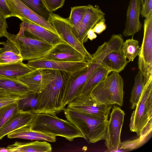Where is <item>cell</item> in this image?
<instances>
[{
    "label": "cell",
    "mask_w": 152,
    "mask_h": 152,
    "mask_svg": "<svg viewBox=\"0 0 152 152\" xmlns=\"http://www.w3.org/2000/svg\"><path fill=\"white\" fill-rule=\"evenodd\" d=\"M35 114L19 110L0 129V140L11 132L24 126H29Z\"/></svg>",
    "instance_id": "cell-18"
},
{
    "label": "cell",
    "mask_w": 152,
    "mask_h": 152,
    "mask_svg": "<svg viewBox=\"0 0 152 152\" xmlns=\"http://www.w3.org/2000/svg\"><path fill=\"white\" fill-rule=\"evenodd\" d=\"M63 110L66 118L77 128L88 143L104 140L108 119L96 117L68 107Z\"/></svg>",
    "instance_id": "cell-3"
},
{
    "label": "cell",
    "mask_w": 152,
    "mask_h": 152,
    "mask_svg": "<svg viewBox=\"0 0 152 152\" xmlns=\"http://www.w3.org/2000/svg\"><path fill=\"white\" fill-rule=\"evenodd\" d=\"M51 75L50 69H37L19 77L18 80L31 91L40 93L45 83Z\"/></svg>",
    "instance_id": "cell-17"
},
{
    "label": "cell",
    "mask_w": 152,
    "mask_h": 152,
    "mask_svg": "<svg viewBox=\"0 0 152 152\" xmlns=\"http://www.w3.org/2000/svg\"><path fill=\"white\" fill-rule=\"evenodd\" d=\"M0 152H8V151L7 148L0 147Z\"/></svg>",
    "instance_id": "cell-41"
},
{
    "label": "cell",
    "mask_w": 152,
    "mask_h": 152,
    "mask_svg": "<svg viewBox=\"0 0 152 152\" xmlns=\"http://www.w3.org/2000/svg\"><path fill=\"white\" fill-rule=\"evenodd\" d=\"M125 115L120 107L115 104L113 106L104 139L105 146L109 151L118 150L121 147V134Z\"/></svg>",
    "instance_id": "cell-10"
},
{
    "label": "cell",
    "mask_w": 152,
    "mask_h": 152,
    "mask_svg": "<svg viewBox=\"0 0 152 152\" xmlns=\"http://www.w3.org/2000/svg\"><path fill=\"white\" fill-rule=\"evenodd\" d=\"M19 110L17 102L0 107V129Z\"/></svg>",
    "instance_id": "cell-33"
},
{
    "label": "cell",
    "mask_w": 152,
    "mask_h": 152,
    "mask_svg": "<svg viewBox=\"0 0 152 152\" xmlns=\"http://www.w3.org/2000/svg\"><path fill=\"white\" fill-rule=\"evenodd\" d=\"M65 0H43L48 10L51 12L61 8Z\"/></svg>",
    "instance_id": "cell-35"
},
{
    "label": "cell",
    "mask_w": 152,
    "mask_h": 152,
    "mask_svg": "<svg viewBox=\"0 0 152 152\" xmlns=\"http://www.w3.org/2000/svg\"><path fill=\"white\" fill-rule=\"evenodd\" d=\"M135 109L132 113L129 127L141 140L152 132V79L144 84L143 91Z\"/></svg>",
    "instance_id": "cell-4"
},
{
    "label": "cell",
    "mask_w": 152,
    "mask_h": 152,
    "mask_svg": "<svg viewBox=\"0 0 152 152\" xmlns=\"http://www.w3.org/2000/svg\"><path fill=\"white\" fill-rule=\"evenodd\" d=\"M87 37L88 39L90 40H92L95 39L97 37V35L94 31L92 28H91L88 31Z\"/></svg>",
    "instance_id": "cell-40"
},
{
    "label": "cell",
    "mask_w": 152,
    "mask_h": 152,
    "mask_svg": "<svg viewBox=\"0 0 152 152\" xmlns=\"http://www.w3.org/2000/svg\"><path fill=\"white\" fill-rule=\"evenodd\" d=\"M8 28L6 19L0 16V38L5 37Z\"/></svg>",
    "instance_id": "cell-39"
},
{
    "label": "cell",
    "mask_w": 152,
    "mask_h": 152,
    "mask_svg": "<svg viewBox=\"0 0 152 152\" xmlns=\"http://www.w3.org/2000/svg\"><path fill=\"white\" fill-rule=\"evenodd\" d=\"M48 21L63 41L79 51L87 61L91 60V55L86 50L83 44L81 42L73 33L72 26L67 18H64L52 12Z\"/></svg>",
    "instance_id": "cell-9"
},
{
    "label": "cell",
    "mask_w": 152,
    "mask_h": 152,
    "mask_svg": "<svg viewBox=\"0 0 152 152\" xmlns=\"http://www.w3.org/2000/svg\"><path fill=\"white\" fill-rule=\"evenodd\" d=\"M29 127L34 131L62 137L70 141L77 138H84L79 130L70 121L59 118L55 114L35 113Z\"/></svg>",
    "instance_id": "cell-2"
},
{
    "label": "cell",
    "mask_w": 152,
    "mask_h": 152,
    "mask_svg": "<svg viewBox=\"0 0 152 152\" xmlns=\"http://www.w3.org/2000/svg\"><path fill=\"white\" fill-rule=\"evenodd\" d=\"M19 110L34 113L39 103V94L34 92L17 102ZM35 114V113H34Z\"/></svg>",
    "instance_id": "cell-32"
},
{
    "label": "cell",
    "mask_w": 152,
    "mask_h": 152,
    "mask_svg": "<svg viewBox=\"0 0 152 152\" xmlns=\"http://www.w3.org/2000/svg\"><path fill=\"white\" fill-rule=\"evenodd\" d=\"M124 42L122 36L120 34H113L110 39L99 46L96 52L91 55V61L93 63L100 64L104 58L110 53L121 50Z\"/></svg>",
    "instance_id": "cell-20"
},
{
    "label": "cell",
    "mask_w": 152,
    "mask_h": 152,
    "mask_svg": "<svg viewBox=\"0 0 152 152\" xmlns=\"http://www.w3.org/2000/svg\"><path fill=\"white\" fill-rule=\"evenodd\" d=\"M34 92L18 79L0 76V96L24 95Z\"/></svg>",
    "instance_id": "cell-19"
},
{
    "label": "cell",
    "mask_w": 152,
    "mask_h": 152,
    "mask_svg": "<svg viewBox=\"0 0 152 152\" xmlns=\"http://www.w3.org/2000/svg\"><path fill=\"white\" fill-rule=\"evenodd\" d=\"M99 65L90 61H88V65L85 67L70 74L66 82L62 101L61 108L63 110L66 105L81 95L89 76Z\"/></svg>",
    "instance_id": "cell-8"
},
{
    "label": "cell",
    "mask_w": 152,
    "mask_h": 152,
    "mask_svg": "<svg viewBox=\"0 0 152 152\" xmlns=\"http://www.w3.org/2000/svg\"><path fill=\"white\" fill-rule=\"evenodd\" d=\"M105 15L99 6L88 5L87 10L75 34L81 42L83 44L87 41L88 31L92 28L96 23L105 18Z\"/></svg>",
    "instance_id": "cell-12"
},
{
    "label": "cell",
    "mask_w": 152,
    "mask_h": 152,
    "mask_svg": "<svg viewBox=\"0 0 152 152\" xmlns=\"http://www.w3.org/2000/svg\"><path fill=\"white\" fill-rule=\"evenodd\" d=\"M88 7V5L75 6L71 8L70 15L67 19L72 26V31L74 35L78 29Z\"/></svg>",
    "instance_id": "cell-30"
},
{
    "label": "cell",
    "mask_w": 152,
    "mask_h": 152,
    "mask_svg": "<svg viewBox=\"0 0 152 152\" xmlns=\"http://www.w3.org/2000/svg\"><path fill=\"white\" fill-rule=\"evenodd\" d=\"M110 72L99 64L89 76L83 87L81 95H90L94 88L104 80Z\"/></svg>",
    "instance_id": "cell-26"
},
{
    "label": "cell",
    "mask_w": 152,
    "mask_h": 152,
    "mask_svg": "<svg viewBox=\"0 0 152 152\" xmlns=\"http://www.w3.org/2000/svg\"><path fill=\"white\" fill-rule=\"evenodd\" d=\"M144 88L143 76L139 70L135 75L134 83L131 92L130 99V108L134 109L137 106L141 96Z\"/></svg>",
    "instance_id": "cell-29"
},
{
    "label": "cell",
    "mask_w": 152,
    "mask_h": 152,
    "mask_svg": "<svg viewBox=\"0 0 152 152\" xmlns=\"http://www.w3.org/2000/svg\"><path fill=\"white\" fill-rule=\"evenodd\" d=\"M0 45L3 46L0 48V64L23 61L19 51L10 40L0 42Z\"/></svg>",
    "instance_id": "cell-27"
},
{
    "label": "cell",
    "mask_w": 152,
    "mask_h": 152,
    "mask_svg": "<svg viewBox=\"0 0 152 152\" xmlns=\"http://www.w3.org/2000/svg\"><path fill=\"white\" fill-rule=\"evenodd\" d=\"M13 17L18 18L23 22H32L35 20L38 15L20 0H6Z\"/></svg>",
    "instance_id": "cell-21"
},
{
    "label": "cell",
    "mask_w": 152,
    "mask_h": 152,
    "mask_svg": "<svg viewBox=\"0 0 152 152\" xmlns=\"http://www.w3.org/2000/svg\"><path fill=\"white\" fill-rule=\"evenodd\" d=\"M7 135L10 139L18 138L51 142H55L56 140V137L34 131L31 129L29 126L18 129Z\"/></svg>",
    "instance_id": "cell-23"
},
{
    "label": "cell",
    "mask_w": 152,
    "mask_h": 152,
    "mask_svg": "<svg viewBox=\"0 0 152 152\" xmlns=\"http://www.w3.org/2000/svg\"><path fill=\"white\" fill-rule=\"evenodd\" d=\"M152 13V0H148L145 5L141 7L140 15L142 17H147Z\"/></svg>",
    "instance_id": "cell-37"
},
{
    "label": "cell",
    "mask_w": 152,
    "mask_h": 152,
    "mask_svg": "<svg viewBox=\"0 0 152 152\" xmlns=\"http://www.w3.org/2000/svg\"><path fill=\"white\" fill-rule=\"evenodd\" d=\"M34 69L22 61L0 64V76L18 79Z\"/></svg>",
    "instance_id": "cell-25"
},
{
    "label": "cell",
    "mask_w": 152,
    "mask_h": 152,
    "mask_svg": "<svg viewBox=\"0 0 152 152\" xmlns=\"http://www.w3.org/2000/svg\"><path fill=\"white\" fill-rule=\"evenodd\" d=\"M143 37L138 61L145 84L152 79V13L144 20Z\"/></svg>",
    "instance_id": "cell-7"
},
{
    "label": "cell",
    "mask_w": 152,
    "mask_h": 152,
    "mask_svg": "<svg viewBox=\"0 0 152 152\" xmlns=\"http://www.w3.org/2000/svg\"><path fill=\"white\" fill-rule=\"evenodd\" d=\"M142 7L144 6L148 0H141Z\"/></svg>",
    "instance_id": "cell-42"
},
{
    "label": "cell",
    "mask_w": 152,
    "mask_h": 152,
    "mask_svg": "<svg viewBox=\"0 0 152 152\" xmlns=\"http://www.w3.org/2000/svg\"><path fill=\"white\" fill-rule=\"evenodd\" d=\"M128 63L121 50L112 51L107 54L100 65L110 72L119 73L124 69Z\"/></svg>",
    "instance_id": "cell-24"
},
{
    "label": "cell",
    "mask_w": 152,
    "mask_h": 152,
    "mask_svg": "<svg viewBox=\"0 0 152 152\" xmlns=\"http://www.w3.org/2000/svg\"><path fill=\"white\" fill-rule=\"evenodd\" d=\"M88 61H64L47 60L28 61L27 64L34 69H41L65 71L72 73L86 66Z\"/></svg>",
    "instance_id": "cell-15"
},
{
    "label": "cell",
    "mask_w": 152,
    "mask_h": 152,
    "mask_svg": "<svg viewBox=\"0 0 152 152\" xmlns=\"http://www.w3.org/2000/svg\"><path fill=\"white\" fill-rule=\"evenodd\" d=\"M0 16L5 19L13 17L6 0H0Z\"/></svg>",
    "instance_id": "cell-36"
},
{
    "label": "cell",
    "mask_w": 152,
    "mask_h": 152,
    "mask_svg": "<svg viewBox=\"0 0 152 152\" xmlns=\"http://www.w3.org/2000/svg\"><path fill=\"white\" fill-rule=\"evenodd\" d=\"M142 5L141 0H130L127 10L125 27L123 34L133 36L142 26L140 19Z\"/></svg>",
    "instance_id": "cell-16"
},
{
    "label": "cell",
    "mask_w": 152,
    "mask_h": 152,
    "mask_svg": "<svg viewBox=\"0 0 152 152\" xmlns=\"http://www.w3.org/2000/svg\"><path fill=\"white\" fill-rule=\"evenodd\" d=\"M20 26L19 32L25 36L46 42L53 46L64 42L57 34L35 24L22 22Z\"/></svg>",
    "instance_id": "cell-13"
},
{
    "label": "cell",
    "mask_w": 152,
    "mask_h": 152,
    "mask_svg": "<svg viewBox=\"0 0 152 152\" xmlns=\"http://www.w3.org/2000/svg\"><path fill=\"white\" fill-rule=\"evenodd\" d=\"M140 50L139 41L133 39V37L124 42L121 49V52L128 59V63L133 61L137 56H139Z\"/></svg>",
    "instance_id": "cell-28"
},
{
    "label": "cell",
    "mask_w": 152,
    "mask_h": 152,
    "mask_svg": "<svg viewBox=\"0 0 152 152\" xmlns=\"http://www.w3.org/2000/svg\"><path fill=\"white\" fill-rule=\"evenodd\" d=\"M29 94L15 96H0V107L17 103Z\"/></svg>",
    "instance_id": "cell-34"
},
{
    "label": "cell",
    "mask_w": 152,
    "mask_h": 152,
    "mask_svg": "<svg viewBox=\"0 0 152 152\" xmlns=\"http://www.w3.org/2000/svg\"><path fill=\"white\" fill-rule=\"evenodd\" d=\"M6 148L9 152H50L52 150L50 144L45 141L36 140L28 142L17 141Z\"/></svg>",
    "instance_id": "cell-22"
},
{
    "label": "cell",
    "mask_w": 152,
    "mask_h": 152,
    "mask_svg": "<svg viewBox=\"0 0 152 152\" xmlns=\"http://www.w3.org/2000/svg\"><path fill=\"white\" fill-rule=\"evenodd\" d=\"M20 0L32 11L48 21L52 13L48 10L43 0Z\"/></svg>",
    "instance_id": "cell-31"
},
{
    "label": "cell",
    "mask_w": 152,
    "mask_h": 152,
    "mask_svg": "<svg viewBox=\"0 0 152 152\" xmlns=\"http://www.w3.org/2000/svg\"><path fill=\"white\" fill-rule=\"evenodd\" d=\"M40 60L71 62L87 61L79 51L64 42L53 46Z\"/></svg>",
    "instance_id": "cell-14"
},
{
    "label": "cell",
    "mask_w": 152,
    "mask_h": 152,
    "mask_svg": "<svg viewBox=\"0 0 152 152\" xmlns=\"http://www.w3.org/2000/svg\"><path fill=\"white\" fill-rule=\"evenodd\" d=\"M67 107L96 117L108 119L112 105L99 103L90 94L79 96L69 103Z\"/></svg>",
    "instance_id": "cell-11"
},
{
    "label": "cell",
    "mask_w": 152,
    "mask_h": 152,
    "mask_svg": "<svg viewBox=\"0 0 152 152\" xmlns=\"http://www.w3.org/2000/svg\"><path fill=\"white\" fill-rule=\"evenodd\" d=\"M5 37L18 48L23 60L41 59L53 46L46 42L25 36L19 32L17 34L7 32Z\"/></svg>",
    "instance_id": "cell-6"
},
{
    "label": "cell",
    "mask_w": 152,
    "mask_h": 152,
    "mask_svg": "<svg viewBox=\"0 0 152 152\" xmlns=\"http://www.w3.org/2000/svg\"><path fill=\"white\" fill-rule=\"evenodd\" d=\"M105 22V19L104 18L96 23L92 28L94 32L99 34L105 30L107 28Z\"/></svg>",
    "instance_id": "cell-38"
},
{
    "label": "cell",
    "mask_w": 152,
    "mask_h": 152,
    "mask_svg": "<svg viewBox=\"0 0 152 152\" xmlns=\"http://www.w3.org/2000/svg\"><path fill=\"white\" fill-rule=\"evenodd\" d=\"M51 75L39 94V103L34 113H44L56 115L61 108L66 82L70 73L50 69Z\"/></svg>",
    "instance_id": "cell-1"
},
{
    "label": "cell",
    "mask_w": 152,
    "mask_h": 152,
    "mask_svg": "<svg viewBox=\"0 0 152 152\" xmlns=\"http://www.w3.org/2000/svg\"><path fill=\"white\" fill-rule=\"evenodd\" d=\"M124 80L119 73L112 72L94 88L90 95L101 103L121 106L124 102Z\"/></svg>",
    "instance_id": "cell-5"
}]
</instances>
